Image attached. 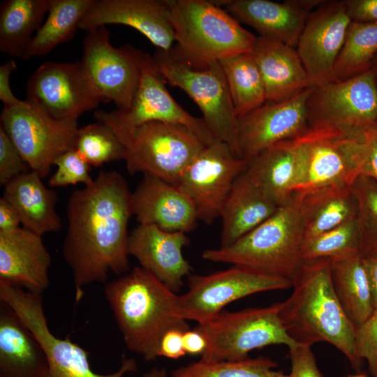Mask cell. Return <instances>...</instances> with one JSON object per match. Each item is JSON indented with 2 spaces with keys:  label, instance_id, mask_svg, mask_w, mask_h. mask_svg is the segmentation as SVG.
I'll return each mask as SVG.
<instances>
[{
  "label": "cell",
  "instance_id": "29",
  "mask_svg": "<svg viewBox=\"0 0 377 377\" xmlns=\"http://www.w3.org/2000/svg\"><path fill=\"white\" fill-rule=\"evenodd\" d=\"M246 170L280 206L301 186L302 166L294 139L263 151L248 161Z\"/></svg>",
  "mask_w": 377,
  "mask_h": 377
},
{
  "label": "cell",
  "instance_id": "24",
  "mask_svg": "<svg viewBox=\"0 0 377 377\" xmlns=\"http://www.w3.org/2000/svg\"><path fill=\"white\" fill-rule=\"evenodd\" d=\"M133 216L140 224L168 232H188L198 220L189 197L176 184L145 174L131 195Z\"/></svg>",
  "mask_w": 377,
  "mask_h": 377
},
{
  "label": "cell",
  "instance_id": "50",
  "mask_svg": "<svg viewBox=\"0 0 377 377\" xmlns=\"http://www.w3.org/2000/svg\"><path fill=\"white\" fill-rule=\"evenodd\" d=\"M362 261L370 286L374 309L377 307V256L362 257Z\"/></svg>",
  "mask_w": 377,
  "mask_h": 377
},
{
  "label": "cell",
  "instance_id": "44",
  "mask_svg": "<svg viewBox=\"0 0 377 377\" xmlns=\"http://www.w3.org/2000/svg\"><path fill=\"white\" fill-rule=\"evenodd\" d=\"M352 22H377V0H343Z\"/></svg>",
  "mask_w": 377,
  "mask_h": 377
},
{
  "label": "cell",
  "instance_id": "12",
  "mask_svg": "<svg viewBox=\"0 0 377 377\" xmlns=\"http://www.w3.org/2000/svg\"><path fill=\"white\" fill-rule=\"evenodd\" d=\"M3 127L30 170L42 179L51 170L55 159L75 149L77 120L52 118L27 101L18 106L3 108Z\"/></svg>",
  "mask_w": 377,
  "mask_h": 377
},
{
  "label": "cell",
  "instance_id": "54",
  "mask_svg": "<svg viewBox=\"0 0 377 377\" xmlns=\"http://www.w3.org/2000/svg\"><path fill=\"white\" fill-rule=\"evenodd\" d=\"M374 377H377V371L375 373V374L374 375Z\"/></svg>",
  "mask_w": 377,
  "mask_h": 377
},
{
  "label": "cell",
  "instance_id": "8",
  "mask_svg": "<svg viewBox=\"0 0 377 377\" xmlns=\"http://www.w3.org/2000/svg\"><path fill=\"white\" fill-rule=\"evenodd\" d=\"M280 302L241 311L224 309L195 327L205 337L207 346L200 359L237 362L248 359L253 350L274 344L288 348L300 345L287 332L279 316Z\"/></svg>",
  "mask_w": 377,
  "mask_h": 377
},
{
  "label": "cell",
  "instance_id": "30",
  "mask_svg": "<svg viewBox=\"0 0 377 377\" xmlns=\"http://www.w3.org/2000/svg\"><path fill=\"white\" fill-rule=\"evenodd\" d=\"M297 193L304 239L356 218L357 202L352 186L333 184Z\"/></svg>",
  "mask_w": 377,
  "mask_h": 377
},
{
  "label": "cell",
  "instance_id": "11",
  "mask_svg": "<svg viewBox=\"0 0 377 377\" xmlns=\"http://www.w3.org/2000/svg\"><path fill=\"white\" fill-rule=\"evenodd\" d=\"M165 82L152 57L142 52L140 81L129 108L124 112L97 110L94 117L108 126L115 134L127 132L150 121L181 124L205 146L210 145L215 138L204 119L191 115L179 105Z\"/></svg>",
  "mask_w": 377,
  "mask_h": 377
},
{
  "label": "cell",
  "instance_id": "25",
  "mask_svg": "<svg viewBox=\"0 0 377 377\" xmlns=\"http://www.w3.org/2000/svg\"><path fill=\"white\" fill-rule=\"evenodd\" d=\"M279 207L246 169L235 180L221 209V246L231 244L272 216Z\"/></svg>",
  "mask_w": 377,
  "mask_h": 377
},
{
  "label": "cell",
  "instance_id": "18",
  "mask_svg": "<svg viewBox=\"0 0 377 377\" xmlns=\"http://www.w3.org/2000/svg\"><path fill=\"white\" fill-rule=\"evenodd\" d=\"M351 22L343 0L323 1L309 15L295 49L312 87L334 82V64Z\"/></svg>",
  "mask_w": 377,
  "mask_h": 377
},
{
  "label": "cell",
  "instance_id": "35",
  "mask_svg": "<svg viewBox=\"0 0 377 377\" xmlns=\"http://www.w3.org/2000/svg\"><path fill=\"white\" fill-rule=\"evenodd\" d=\"M377 56V22H351L333 71L334 82L344 81L371 69Z\"/></svg>",
  "mask_w": 377,
  "mask_h": 377
},
{
  "label": "cell",
  "instance_id": "39",
  "mask_svg": "<svg viewBox=\"0 0 377 377\" xmlns=\"http://www.w3.org/2000/svg\"><path fill=\"white\" fill-rule=\"evenodd\" d=\"M352 188L357 202L359 252L362 257L377 256V182L360 175Z\"/></svg>",
  "mask_w": 377,
  "mask_h": 377
},
{
  "label": "cell",
  "instance_id": "4",
  "mask_svg": "<svg viewBox=\"0 0 377 377\" xmlns=\"http://www.w3.org/2000/svg\"><path fill=\"white\" fill-rule=\"evenodd\" d=\"M304 240L300 196L296 192L256 228L228 246L204 250L202 258L246 267L293 282L304 263Z\"/></svg>",
  "mask_w": 377,
  "mask_h": 377
},
{
  "label": "cell",
  "instance_id": "26",
  "mask_svg": "<svg viewBox=\"0 0 377 377\" xmlns=\"http://www.w3.org/2000/svg\"><path fill=\"white\" fill-rule=\"evenodd\" d=\"M251 54L263 80L266 101H286L312 87L295 47L257 36Z\"/></svg>",
  "mask_w": 377,
  "mask_h": 377
},
{
  "label": "cell",
  "instance_id": "16",
  "mask_svg": "<svg viewBox=\"0 0 377 377\" xmlns=\"http://www.w3.org/2000/svg\"><path fill=\"white\" fill-rule=\"evenodd\" d=\"M307 110L309 126L327 124L362 131L377 127V84L372 70L313 87Z\"/></svg>",
  "mask_w": 377,
  "mask_h": 377
},
{
  "label": "cell",
  "instance_id": "34",
  "mask_svg": "<svg viewBox=\"0 0 377 377\" xmlns=\"http://www.w3.org/2000/svg\"><path fill=\"white\" fill-rule=\"evenodd\" d=\"M219 61L238 118L266 102L263 80L251 52L232 55Z\"/></svg>",
  "mask_w": 377,
  "mask_h": 377
},
{
  "label": "cell",
  "instance_id": "6",
  "mask_svg": "<svg viewBox=\"0 0 377 377\" xmlns=\"http://www.w3.org/2000/svg\"><path fill=\"white\" fill-rule=\"evenodd\" d=\"M168 1L177 47L188 58L219 61L251 52L257 36L214 1Z\"/></svg>",
  "mask_w": 377,
  "mask_h": 377
},
{
  "label": "cell",
  "instance_id": "2",
  "mask_svg": "<svg viewBox=\"0 0 377 377\" xmlns=\"http://www.w3.org/2000/svg\"><path fill=\"white\" fill-rule=\"evenodd\" d=\"M290 296L280 302L279 316L288 334L300 344L320 341L340 350L360 371L363 360L356 347V327L334 291L329 258L304 261L293 280Z\"/></svg>",
  "mask_w": 377,
  "mask_h": 377
},
{
  "label": "cell",
  "instance_id": "7",
  "mask_svg": "<svg viewBox=\"0 0 377 377\" xmlns=\"http://www.w3.org/2000/svg\"><path fill=\"white\" fill-rule=\"evenodd\" d=\"M366 131L313 125L295 138L302 166L297 192L333 184L352 186L362 174L367 154Z\"/></svg>",
  "mask_w": 377,
  "mask_h": 377
},
{
  "label": "cell",
  "instance_id": "14",
  "mask_svg": "<svg viewBox=\"0 0 377 377\" xmlns=\"http://www.w3.org/2000/svg\"><path fill=\"white\" fill-rule=\"evenodd\" d=\"M141 51L131 45L115 47L106 27L87 31L80 60L86 77L101 101L127 110L140 77Z\"/></svg>",
  "mask_w": 377,
  "mask_h": 377
},
{
  "label": "cell",
  "instance_id": "19",
  "mask_svg": "<svg viewBox=\"0 0 377 377\" xmlns=\"http://www.w3.org/2000/svg\"><path fill=\"white\" fill-rule=\"evenodd\" d=\"M313 87L280 102L266 101L238 118V148L249 161L269 147L302 135L309 128L307 101Z\"/></svg>",
  "mask_w": 377,
  "mask_h": 377
},
{
  "label": "cell",
  "instance_id": "49",
  "mask_svg": "<svg viewBox=\"0 0 377 377\" xmlns=\"http://www.w3.org/2000/svg\"><path fill=\"white\" fill-rule=\"evenodd\" d=\"M21 219L16 209L3 197L0 199V231L7 232L20 228Z\"/></svg>",
  "mask_w": 377,
  "mask_h": 377
},
{
  "label": "cell",
  "instance_id": "37",
  "mask_svg": "<svg viewBox=\"0 0 377 377\" xmlns=\"http://www.w3.org/2000/svg\"><path fill=\"white\" fill-rule=\"evenodd\" d=\"M357 252H359V235L355 219L305 238L302 248L304 261L338 259Z\"/></svg>",
  "mask_w": 377,
  "mask_h": 377
},
{
  "label": "cell",
  "instance_id": "53",
  "mask_svg": "<svg viewBox=\"0 0 377 377\" xmlns=\"http://www.w3.org/2000/svg\"><path fill=\"white\" fill-rule=\"evenodd\" d=\"M348 377H367L364 374H358L353 376H349Z\"/></svg>",
  "mask_w": 377,
  "mask_h": 377
},
{
  "label": "cell",
  "instance_id": "52",
  "mask_svg": "<svg viewBox=\"0 0 377 377\" xmlns=\"http://www.w3.org/2000/svg\"><path fill=\"white\" fill-rule=\"evenodd\" d=\"M371 70H372V71H373V73L374 74L376 82V84H377V56H376V59H374Z\"/></svg>",
  "mask_w": 377,
  "mask_h": 377
},
{
  "label": "cell",
  "instance_id": "1",
  "mask_svg": "<svg viewBox=\"0 0 377 377\" xmlns=\"http://www.w3.org/2000/svg\"><path fill=\"white\" fill-rule=\"evenodd\" d=\"M131 195L121 173L101 170L68 198L62 256L72 272L76 303L86 286L105 282L110 272L119 275L129 271Z\"/></svg>",
  "mask_w": 377,
  "mask_h": 377
},
{
  "label": "cell",
  "instance_id": "40",
  "mask_svg": "<svg viewBox=\"0 0 377 377\" xmlns=\"http://www.w3.org/2000/svg\"><path fill=\"white\" fill-rule=\"evenodd\" d=\"M57 170L49 179L52 187L91 184L94 179L89 172L91 165L75 149L68 150L59 156L54 162Z\"/></svg>",
  "mask_w": 377,
  "mask_h": 377
},
{
  "label": "cell",
  "instance_id": "13",
  "mask_svg": "<svg viewBox=\"0 0 377 377\" xmlns=\"http://www.w3.org/2000/svg\"><path fill=\"white\" fill-rule=\"evenodd\" d=\"M288 279L239 265L209 274L188 276V290L178 295L179 315L203 323L228 304L254 293L292 287Z\"/></svg>",
  "mask_w": 377,
  "mask_h": 377
},
{
  "label": "cell",
  "instance_id": "46",
  "mask_svg": "<svg viewBox=\"0 0 377 377\" xmlns=\"http://www.w3.org/2000/svg\"><path fill=\"white\" fill-rule=\"evenodd\" d=\"M16 68L17 64L13 59L6 61L0 66V100L3 108L18 106L24 102L17 98L10 88V75Z\"/></svg>",
  "mask_w": 377,
  "mask_h": 377
},
{
  "label": "cell",
  "instance_id": "5",
  "mask_svg": "<svg viewBox=\"0 0 377 377\" xmlns=\"http://www.w3.org/2000/svg\"><path fill=\"white\" fill-rule=\"evenodd\" d=\"M152 58L165 82L184 91L198 106L214 138L241 158L238 117L219 61L191 59L177 46L167 51L157 49Z\"/></svg>",
  "mask_w": 377,
  "mask_h": 377
},
{
  "label": "cell",
  "instance_id": "28",
  "mask_svg": "<svg viewBox=\"0 0 377 377\" xmlns=\"http://www.w3.org/2000/svg\"><path fill=\"white\" fill-rule=\"evenodd\" d=\"M3 187V197L16 209L24 228L41 236L61 228L57 193L46 187L37 173L30 170Z\"/></svg>",
  "mask_w": 377,
  "mask_h": 377
},
{
  "label": "cell",
  "instance_id": "47",
  "mask_svg": "<svg viewBox=\"0 0 377 377\" xmlns=\"http://www.w3.org/2000/svg\"><path fill=\"white\" fill-rule=\"evenodd\" d=\"M367 154L361 175L371 178L377 182V127L365 132Z\"/></svg>",
  "mask_w": 377,
  "mask_h": 377
},
{
  "label": "cell",
  "instance_id": "15",
  "mask_svg": "<svg viewBox=\"0 0 377 377\" xmlns=\"http://www.w3.org/2000/svg\"><path fill=\"white\" fill-rule=\"evenodd\" d=\"M247 165L228 144L216 138L192 161L177 185L193 202L198 220L211 224L220 217L235 180Z\"/></svg>",
  "mask_w": 377,
  "mask_h": 377
},
{
  "label": "cell",
  "instance_id": "36",
  "mask_svg": "<svg viewBox=\"0 0 377 377\" xmlns=\"http://www.w3.org/2000/svg\"><path fill=\"white\" fill-rule=\"evenodd\" d=\"M278 364L267 357L237 362L200 360L175 370L170 377H288L276 370Z\"/></svg>",
  "mask_w": 377,
  "mask_h": 377
},
{
  "label": "cell",
  "instance_id": "43",
  "mask_svg": "<svg viewBox=\"0 0 377 377\" xmlns=\"http://www.w3.org/2000/svg\"><path fill=\"white\" fill-rule=\"evenodd\" d=\"M291 371L288 377H323L311 346L300 344L289 348Z\"/></svg>",
  "mask_w": 377,
  "mask_h": 377
},
{
  "label": "cell",
  "instance_id": "51",
  "mask_svg": "<svg viewBox=\"0 0 377 377\" xmlns=\"http://www.w3.org/2000/svg\"><path fill=\"white\" fill-rule=\"evenodd\" d=\"M142 377H169L164 368L154 367L145 373Z\"/></svg>",
  "mask_w": 377,
  "mask_h": 377
},
{
  "label": "cell",
  "instance_id": "41",
  "mask_svg": "<svg viewBox=\"0 0 377 377\" xmlns=\"http://www.w3.org/2000/svg\"><path fill=\"white\" fill-rule=\"evenodd\" d=\"M30 170L28 164L0 126V184L4 186Z\"/></svg>",
  "mask_w": 377,
  "mask_h": 377
},
{
  "label": "cell",
  "instance_id": "20",
  "mask_svg": "<svg viewBox=\"0 0 377 377\" xmlns=\"http://www.w3.org/2000/svg\"><path fill=\"white\" fill-rule=\"evenodd\" d=\"M112 24L135 29L158 50H169L175 41L168 0H94L79 29L88 31Z\"/></svg>",
  "mask_w": 377,
  "mask_h": 377
},
{
  "label": "cell",
  "instance_id": "31",
  "mask_svg": "<svg viewBox=\"0 0 377 377\" xmlns=\"http://www.w3.org/2000/svg\"><path fill=\"white\" fill-rule=\"evenodd\" d=\"M50 0H6L0 6V50L15 58L24 57L44 22Z\"/></svg>",
  "mask_w": 377,
  "mask_h": 377
},
{
  "label": "cell",
  "instance_id": "3",
  "mask_svg": "<svg viewBox=\"0 0 377 377\" xmlns=\"http://www.w3.org/2000/svg\"><path fill=\"white\" fill-rule=\"evenodd\" d=\"M104 294L126 347L146 361L158 357L168 331L190 329L179 315L176 293L140 266L108 283Z\"/></svg>",
  "mask_w": 377,
  "mask_h": 377
},
{
  "label": "cell",
  "instance_id": "42",
  "mask_svg": "<svg viewBox=\"0 0 377 377\" xmlns=\"http://www.w3.org/2000/svg\"><path fill=\"white\" fill-rule=\"evenodd\" d=\"M356 347L360 357L367 361L371 375L377 371V307L356 328Z\"/></svg>",
  "mask_w": 377,
  "mask_h": 377
},
{
  "label": "cell",
  "instance_id": "38",
  "mask_svg": "<svg viewBox=\"0 0 377 377\" xmlns=\"http://www.w3.org/2000/svg\"><path fill=\"white\" fill-rule=\"evenodd\" d=\"M75 149L94 167L124 160L125 154L124 145L113 131L99 121L78 128Z\"/></svg>",
  "mask_w": 377,
  "mask_h": 377
},
{
  "label": "cell",
  "instance_id": "22",
  "mask_svg": "<svg viewBox=\"0 0 377 377\" xmlns=\"http://www.w3.org/2000/svg\"><path fill=\"white\" fill-rule=\"evenodd\" d=\"M189 243L185 232L139 223L129 234L128 251L140 267L177 293L184 284V278L193 269L182 253Z\"/></svg>",
  "mask_w": 377,
  "mask_h": 377
},
{
  "label": "cell",
  "instance_id": "23",
  "mask_svg": "<svg viewBox=\"0 0 377 377\" xmlns=\"http://www.w3.org/2000/svg\"><path fill=\"white\" fill-rule=\"evenodd\" d=\"M51 256L42 236L24 227L0 231V281L41 294L50 286Z\"/></svg>",
  "mask_w": 377,
  "mask_h": 377
},
{
  "label": "cell",
  "instance_id": "27",
  "mask_svg": "<svg viewBox=\"0 0 377 377\" xmlns=\"http://www.w3.org/2000/svg\"><path fill=\"white\" fill-rule=\"evenodd\" d=\"M43 348L15 312L1 302L0 377H45Z\"/></svg>",
  "mask_w": 377,
  "mask_h": 377
},
{
  "label": "cell",
  "instance_id": "32",
  "mask_svg": "<svg viewBox=\"0 0 377 377\" xmlns=\"http://www.w3.org/2000/svg\"><path fill=\"white\" fill-rule=\"evenodd\" d=\"M331 277L336 295L346 314L356 327L374 311L370 286L359 252L330 260Z\"/></svg>",
  "mask_w": 377,
  "mask_h": 377
},
{
  "label": "cell",
  "instance_id": "45",
  "mask_svg": "<svg viewBox=\"0 0 377 377\" xmlns=\"http://www.w3.org/2000/svg\"><path fill=\"white\" fill-rule=\"evenodd\" d=\"M184 332L179 330H171L165 333L158 345V356L174 360L184 356Z\"/></svg>",
  "mask_w": 377,
  "mask_h": 377
},
{
  "label": "cell",
  "instance_id": "21",
  "mask_svg": "<svg viewBox=\"0 0 377 377\" xmlns=\"http://www.w3.org/2000/svg\"><path fill=\"white\" fill-rule=\"evenodd\" d=\"M239 22L255 29L259 36L296 48L310 13L323 0L214 1Z\"/></svg>",
  "mask_w": 377,
  "mask_h": 377
},
{
  "label": "cell",
  "instance_id": "33",
  "mask_svg": "<svg viewBox=\"0 0 377 377\" xmlns=\"http://www.w3.org/2000/svg\"><path fill=\"white\" fill-rule=\"evenodd\" d=\"M94 0H50L47 17L34 36L23 59L44 56L71 40Z\"/></svg>",
  "mask_w": 377,
  "mask_h": 377
},
{
  "label": "cell",
  "instance_id": "48",
  "mask_svg": "<svg viewBox=\"0 0 377 377\" xmlns=\"http://www.w3.org/2000/svg\"><path fill=\"white\" fill-rule=\"evenodd\" d=\"M183 341L186 354L200 355L201 357L207 349V342L205 335L195 327L184 332Z\"/></svg>",
  "mask_w": 377,
  "mask_h": 377
},
{
  "label": "cell",
  "instance_id": "10",
  "mask_svg": "<svg viewBox=\"0 0 377 377\" xmlns=\"http://www.w3.org/2000/svg\"><path fill=\"white\" fill-rule=\"evenodd\" d=\"M0 300L10 306L38 340L48 362L45 377H124L138 369L133 358L123 359L114 372L101 374L90 366L89 353L69 338L61 339L50 330L41 294L0 281Z\"/></svg>",
  "mask_w": 377,
  "mask_h": 377
},
{
  "label": "cell",
  "instance_id": "9",
  "mask_svg": "<svg viewBox=\"0 0 377 377\" xmlns=\"http://www.w3.org/2000/svg\"><path fill=\"white\" fill-rule=\"evenodd\" d=\"M116 135L130 175L142 172L176 185L205 147L186 127L169 122L150 121Z\"/></svg>",
  "mask_w": 377,
  "mask_h": 377
},
{
  "label": "cell",
  "instance_id": "17",
  "mask_svg": "<svg viewBox=\"0 0 377 377\" xmlns=\"http://www.w3.org/2000/svg\"><path fill=\"white\" fill-rule=\"evenodd\" d=\"M26 101L58 120H77L101 102L80 60L41 64L27 82Z\"/></svg>",
  "mask_w": 377,
  "mask_h": 377
}]
</instances>
